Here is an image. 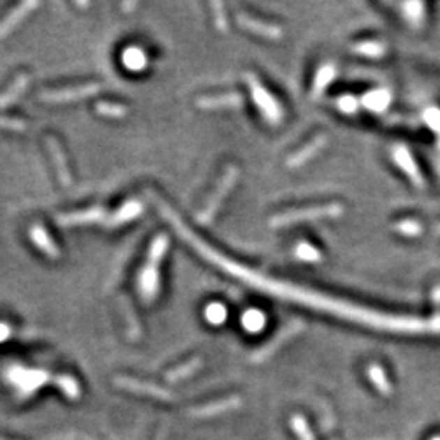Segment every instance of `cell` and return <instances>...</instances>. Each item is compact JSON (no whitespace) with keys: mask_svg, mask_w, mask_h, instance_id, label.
I'll list each match as a JSON object with an SVG mask.
<instances>
[{"mask_svg":"<svg viewBox=\"0 0 440 440\" xmlns=\"http://www.w3.org/2000/svg\"><path fill=\"white\" fill-rule=\"evenodd\" d=\"M122 64L127 71L131 72H142L149 66V57L142 47L129 46L122 52Z\"/></svg>","mask_w":440,"mask_h":440,"instance_id":"e0dca14e","label":"cell"},{"mask_svg":"<svg viewBox=\"0 0 440 440\" xmlns=\"http://www.w3.org/2000/svg\"><path fill=\"white\" fill-rule=\"evenodd\" d=\"M326 142H328V139H326L325 134L313 137V139L308 142V144L303 145L302 149H298L295 154H293L291 159H288L287 165L291 166V168H298V166L305 165L307 161H310L313 156L318 155L323 149H325Z\"/></svg>","mask_w":440,"mask_h":440,"instance_id":"5bb4252c","label":"cell"},{"mask_svg":"<svg viewBox=\"0 0 440 440\" xmlns=\"http://www.w3.org/2000/svg\"><path fill=\"white\" fill-rule=\"evenodd\" d=\"M354 52L359 56H365L370 59H379L385 56L386 52V44L383 41H375V39H369V41H360L357 43L354 47Z\"/></svg>","mask_w":440,"mask_h":440,"instance_id":"44dd1931","label":"cell"},{"mask_svg":"<svg viewBox=\"0 0 440 440\" xmlns=\"http://www.w3.org/2000/svg\"><path fill=\"white\" fill-rule=\"evenodd\" d=\"M96 112L103 117H110V119H124L129 110H127L126 105H121V103L101 101L96 105Z\"/></svg>","mask_w":440,"mask_h":440,"instance_id":"603a6c76","label":"cell"},{"mask_svg":"<svg viewBox=\"0 0 440 440\" xmlns=\"http://www.w3.org/2000/svg\"><path fill=\"white\" fill-rule=\"evenodd\" d=\"M295 256L307 263H318L321 259V253L318 251V248L313 247V244L302 242L295 247Z\"/></svg>","mask_w":440,"mask_h":440,"instance_id":"d4e9b609","label":"cell"},{"mask_svg":"<svg viewBox=\"0 0 440 440\" xmlns=\"http://www.w3.org/2000/svg\"><path fill=\"white\" fill-rule=\"evenodd\" d=\"M437 233L440 235V225H439V227H437Z\"/></svg>","mask_w":440,"mask_h":440,"instance_id":"8d00e7d4","label":"cell"},{"mask_svg":"<svg viewBox=\"0 0 440 440\" xmlns=\"http://www.w3.org/2000/svg\"><path fill=\"white\" fill-rule=\"evenodd\" d=\"M302 330V325H298V323H295V325H287L286 328H282L281 331H279V335H276L272 337V342H269V344L266 347H263L261 349V355H267L271 354V352L276 349V347H279L282 344V342H286L288 337H292L295 332H298Z\"/></svg>","mask_w":440,"mask_h":440,"instance_id":"cb8c5ba5","label":"cell"},{"mask_svg":"<svg viewBox=\"0 0 440 440\" xmlns=\"http://www.w3.org/2000/svg\"><path fill=\"white\" fill-rule=\"evenodd\" d=\"M391 159H393V163L408 176L409 181L416 186V188H423L424 186L423 175H420V170L418 168V165H416L414 156L411 155V152L406 149L404 145H396L395 149L391 150Z\"/></svg>","mask_w":440,"mask_h":440,"instance_id":"ba28073f","label":"cell"},{"mask_svg":"<svg viewBox=\"0 0 440 440\" xmlns=\"http://www.w3.org/2000/svg\"><path fill=\"white\" fill-rule=\"evenodd\" d=\"M391 103V93L386 88H376V90H370L365 93L362 98V105L372 112H381L385 111Z\"/></svg>","mask_w":440,"mask_h":440,"instance_id":"d6986e66","label":"cell"},{"mask_svg":"<svg viewBox=\"0 0 440 440\" xmlns=\"http://www.w3.org/2000/svg\"><path fill=\"white\" fill-rule=\"evenodd\" d=\"M29 82H31V77H29L28 73H20L18 77H15L12 85H10L3 93H0V110H2V108H8L12 103L17 101L18 98L23 95V91L27 90Z\"/></svg>","mask_w":440,"mask_h":440,"instance_id":"2e32d148","label":"cell"},{"mask_svg":"<svg viewBox=\"0 0 440 440\" xmlns=\"http://www.w3.org/2000/svg\"><path fill=\"white\" fill-rule=\"evenodd\" d=\"M403 17L413 28H423L425 20V5L419 2H409L401 5Z\"/></svg>","mask_w":440,"mask_h":440,"instance_id":"ffe728a7","label":"cell"},{"mask_svg":"<svg viewBox=\"0 0 440 440\" xmlns=\"http://www.w3.org/2000/svg\"><path fill=\"white\" fill-rule=\"evenodd\" d=\"M369 375H370L372 381H374V383L376 385V388H379V390L381 391V393H385V395L390 393L391 386H390V383H388V380H386L385 372L381 370L379 365H376V364L370 365V367H369Z\"/></svg>","mask_w":440,"mask_h":440,"instance_id":"4316f807","label":"cell"},{"mask_svg":"<svg viewBox=\"0 0 440 440\" xmlns=\"http://www.w3.org/2000/svg\"><path fill=\"white\" fill-rule=\"evenodd\" d=\"M170 240L165 233L156 235L152 240L145 263L137 277V291L144 303H152L159 297L160 292V266L166 251H168Z\"/></svg>","mask_w":440,"mask_h":440,"instance_id":"7a4b0ae2","label":"cell"},{"mask_svg":"<svg viewBox=\"0 0 440 440\" xmlns=\"http://www.w3.org/2000/svg\"><path fill=\"white\" fill-rule=\"evenodd\" d=\"M238 176H240V170L237 168V166L235 165L227 166V170L223 171L222 178H220L219 184L215 186L214 193L210 194V198L207 199V203H205L203 210H200V212L196 215L198 222H200L203 225H207V223L212 222L215 214L219 212L220 205H222L225 198H227L230 191L233 189V186H235V183H237Z\"/></svg>","mask_w":440,"mask_h":440,"instance_id":"5b68a950","label":"cell"},{"mask_svg":"<svg viewBox=\"0 0 440 440\" xmlns=\"http://www.w3.org/2000/svg\"><path fill=\"white\" fill-rule=\"evenodd\" d=\"M244 82L249 88V93H251V98L254 101V105L261 112V116L264 117V121L271 126L281 124L284 119V110L271 91L267 90L266 87L259 82V78L253 73H247L244 75Z\"/></svg>","mask_w":440,"mask_h":440,"instance_id":"277c9868","label":"cell"},{"mask_svg":"<svg viewBox=\"0 0 440 440\" xmlns=\"http://www.w3.org/2000/svg\"><path fill=\"white\" fill-rule=\"evenodd\" d=\"M38 7L39 2H36V0H27V2H22L18 7H15L12 12L0 22V38L8 36V34L12 33L13 29H17L18 24L22 23L24 18H28Z\"/></svg>","mask_w":440,"mask_h":440,"instance_id":"7c38bea8","label":"cell"},{"mask_svg":"<svg viewBox=\"0 0 440 440\" xmlns=\"http://www.w3.org/2000/svg\"><path fill=\"white\" fill-rule=\"evenodd\" d=\"M432 440H440V437H435V439H432Z\"/></svg>","mask_w":440,"mask_h":440,"instance_id":"74e56055","label":"cell"},{"mask_svg":"<svg viewBox=\"0 0 440 440\" xmlns=\"http://www.w3.org/2000/svg\"><path fill=\"white\" fill-rule=\"evenodd\" d=\"M396 230L401 235H406V237H416L423 232V225H420L418 220H401V222L396 225Z\"/></svg>","mask_w":440,"mask_h":440,"instance_id":"83f0119b","label":"cell"},{"mask_svg":"<svg viewBox=\"0 0 440 440\" xmlns=\"http://www.w3.org/2000/svg\"><path fill=\"white\" fill-rule=\"evenodd\" d=\"M106 209L103 207H88L83 210H75V212H67L57 215V222L62 227H80V225H105L108 219Z\"/></svg>","mask_w":440,"mask_h":440,"instance_id":"52a82bcc","label":"cell"},{"mask_svg":"<svg viewBox=\"0 0 440 440\" xmlns=\"http://www.w3.org/2000/svg\"><path fill=\"white\" fill-rule=\"evenodd\" d=\"M101 91L100 83H83L77 87H67L61 90H47L39 95V100L46 103H67V101H77L85 100V98L95 96Z\"/></svg>","mask_w":440,"mask_h":440,"instance_id":"8992f818","label":"cell"},{"mask_svg":"<svg viewBox=\"0 0 440 440\" xmlns=\"http://www.w3.org/2000/svg\"><path fill=\"white\" fill-rule=\"evenodd\" d=\"M46 144H47L49 154H51L52 156V163L54 166H56L57 178L62 183V186H66L67 188V186L72 184V175H71V170H68L66 154H64V150L61 149V144H59V140L54 135L46 137Z\"/></svg>","mask_w":440,"mask_h":440,"instance_id":"4fadbf2b","label":"cell"},{"mask_svg":"<svg viewBox=\"0 0 440 440\" xmlns=\"http://www.w3.org/2000/svg\"><path fill=\"white\" fill-rule=\"evenodd\" d=\"M210 7H212L215 24H217V28L220 29V31H227L228 23H227V17H225L223 5L220 2H210Z\"/></svg>","mask_w":440,"mask_h":440,"instance_id":"4dcf8cb0","label":"cell"},{"mask_svg":"<svg viewBox=\"0 0 440 440\" xmlns=\"http://www.w3.org/2000/svg\"><path fill=\"white\" fill-rule=\"evenodd\" d=\"M142 212H144V204H142L139 199H129V200H126V203L122 204L116 212L108 215L106 222L103 227H106V228L122 227V225L129 223L137 217H140Z\"/></svg>","mask_w":440,"mask_h":440,"instance_id":"9c48e42d","label":"cell"},{"mask_svg":"<svg viewBox=\"0 0 440 440\" xmlns=\"http://www.w3.org/2000/svg\"><path fill=\"white\" fill-rule=\"evenodd\" d=\"M205 320L212 325H220L227 320V308L220 302H214L205 307Z\"/></svg>","mask_w":440,"mask_h":440,"instance_id":"484cf974","label":"cell"},{"mask_svg":"<svg viewBox=\"0 0 440 440\" xmlns=\"http://www.w3.org/2000/svg\"><path fill=\"white\" fill-rule=\"evenodd\" d=\"M29 238H31L34 247H36L41 253L46 254L47 258H51V259L61 258V248L54 243L51 235L47 233V230L44 228L43 225L34 223L31 230H29Z\"/></svg>","mask_w":440,"mask_h":440,"instance_id":"9a60e30c","label":"cell"},{"mask_svg":"<svg viewBox=\"0 0 440 440\" xmlns=\"http://www.w3.org/2000/svg\"><path fill=\"white\" fill-rule=\"evenodd\" d=\"M8 335H10V328L7 325H2V323H0V341L5 339V337H7Z\"/></svg>","mask_w":440,"mask_h":440,"instance_id":"e575fe53","label":"cell"},{"mask_svg":"<svg viewBox=\"0 0 440 440\" xmlns=\"http://www.w3.org/2000/svg\"><path fill=\"white\" fill-rule=\"evenodd\" d=\"M237 22L240 27L247 31L256 34V36L266 38V39H281L282 38V28L279 24L266 23L263 20L248 17V15L240 13L237 17Z\"/></svg>","mask_w":440,"mask_h":440,"instance_id":"8fae6325","label":"cell"},{"mask_svg":"<svg viewBox=\"0 0 440 440\" xmlns=\"http://www.w3.org/2000/svg\"><path fill=\"white\" fill-rule=\"evenodd\" d=\"M424 121L430 129L435 132H440V110L439 108H429L424 112Z\"/></svg>","mask_w":440,"mask_h":440,"instance_id":"1f68e13d","label":"cell"},{"mask_svg":"<svg viewBox=\"0 0 440 440\" xmlns=\"http://www.w3.org/2000/svg\"><path fill=\"white\" fill-rule=\"evenodd\" d=\"M242 323L247 331L259 332L264 328V325H266V315H264L261 310L251 308V310H247L243 313Z\"/></svg>","mask_w":440,"mask_h":440,"instance_id":"7402d4cb","label":"cell"},{"mask_svg":"<svg viewBox=\"0 0 440 440\" xmlns=\"http://www.w3.org/2000/svg\"><path fill=\"white\" fill-rule=\"evenodd\" d=\"M137 5H139L137 2H122L121 8L124 10V13H131V10H135Z\"/></svg>","mask_w":440,"mask_h":440,"instance_id":"836d02e7","label":"cell"},{"mask_svg":"<svg viewBox=\"0 0 440 440\" xmlns=\"http://www.w3.org/2000/svg\"><path fill=\"white\" fill-rule=\"evenodd\" d=\"M336 72L337 71H336L335 64H323V66L318 68L315 80H313V85H311V96L313 98L321 96L323 93H325L326 88L330 87L332 80L336 78Z\"/></svg>","mask_w":440,"mask_h":440,"instance_id":"ac0fdd59","label":"cell"},{"mask_svg":"<svg viewBox=\"0 0 440 440\" xmlns=\"http://www.w3.org/2000/svg\"><path fill=\"white\" fill-rule=\"evenodd\" d=\"M292 423H293V427L297 429L298 435H300V437H302V440H313L311 434L308 432V429H307V424L303 423V420L298 418V416H297V418H293Z\"/></svg>","mask_w":440,"mask_h":440,"instance_id":"d6a6232c","label":"cell"},{"mask_svg":"<svg viewBox=\"0 0 440 440\" xmlns=\"http://www.w3.org/2000/svg\"><path fill=\"white\" fill-rule=\"evenodd\" d=\"M244 98L240 93L230 91L223 95H212V96H200L196 100V106L200 110H237L242 108Z\"/></svg>","mask_w":440,"mask_h":440,"instance_id":"30bf717a","label":"cell"},{"mask_svg":"<svg viewBox=\"0 0 440 440\" xmlns=\"http://www.w3.org/2000/svg\"><path fill=\"white\" fill-rule=\"evenodd\" d=\"M342 205L337 203L323 204V205H311V207L303 209H293L286 210L274 215L271 219L272 227H288V225H295L302 222H310V220H320V219H335L342 214Z\"/></svg>","mask_w":440,"mask_h":440,"instance_id":"3957f363","label":"cell"},{"mask_svg":"<svg viewBox=\"0 0 440 440\" xmlns=\"http://www.w3.org/2000/svg\"><path fill=\"white\" fill-rule=\"evenodd\" d=\"M215 266L222 271L228 272L230 276L240 279V281L254 286L259 291H264L272 295L291 298L293 302L305 303L308 307L318 308V310H325L335 315L349 318L352 321L362 323V325H369L381 330H391V331H404V332H439L440 331V318L435 320H416V318H406V316H391V315H381V313L362 310L359 307L349 305V303L335 302L331 298H321L318 293L297 288L295 286H287L281 281H272V279L264 277L261 274L251 271V269L242 266V264L232 261L227 256H219L215 259Z\"/></svg>","mask_w":440,"mask_h":440,"instance_id":"6da1fadb","label":"cell"},{"mask_svg":"<svg viewBox=\"0 0 440 440\" xmlns=\"http://www.w3.org/2000/svg\"><path fill=\"white\" fill-rule=\"evenodd\" d=\"M77 5H78V7H85V8L90 7V3H88V2H77Z\"/></svg>","mask_w":440,"mask_h":440,"instance_id":"d590c367","label":"cell"},{"mask_svg":"<svg viewBox=\"0 0 440 440\" xmlns=\"http://www.w3.org/2000/svg\"><path fill=\"white\" fill-rule=\"evenodd\" d=\"M0 129H7L12 132H24L27 131V122L17 117L0 116Z\"/></svg>","mask_w":440,"mask_h":440,"instance_id":"f546056e","label":"cell"},{"mask_svg":"<svg viewBox=\"0 0 440 440\" xmlns=\"http://www.w3.org/2000/svg\"><path fill=\"white\" fill-rule=\"evenodd\" d=\"M336 106L337 110L344 115H352V112L357 111V106H359V101L355 100L352 95H342L336 100Z\"/></svg>","mask_w":440,"mask_h":440,"instance_id":"f1b7e54d","label":"cell"}]
</instances>
